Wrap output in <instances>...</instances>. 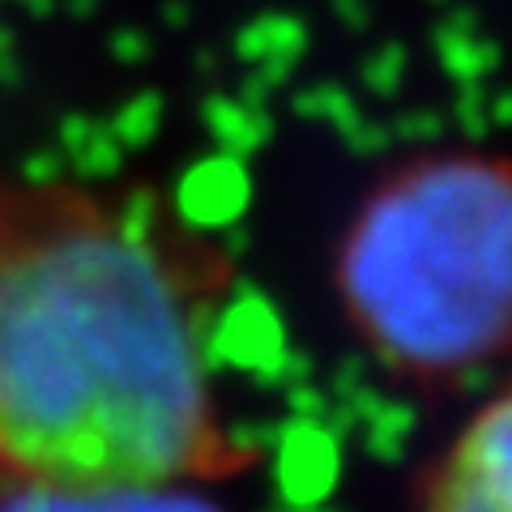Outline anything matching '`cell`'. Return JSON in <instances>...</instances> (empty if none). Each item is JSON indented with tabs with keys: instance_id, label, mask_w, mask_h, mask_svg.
I'll list each match as a JSON object with an SVG mask.
<instances>
[{
	"instance_id": "cell-1",
	"label": "cell",
	"mask_w": 512,
	"mask_h": 512,
	"mask_svg": "<svg viewBox=\"0 0 512 512\" xmlns=\"http://www.w3.org/2000/svg\"><path fill=\"white\" fill-rule=\"evenodd\" d=\"M231 282L141 188L0 180V461L64 478L222 483L252 461L210 359Z\"/></svg>"
},
{
	"instance_id": "cell-2",
	"label": "cell",
	"mask_w": 512,
	"mask_h": 512,
	"mask_svg": "<svg viewBox=\"0 0 512 512\" xmlns=\"http://www.w3.org/2000/svg\"><path fill=\"white\" fill-rule=\"evenodd\" d=\"M329 278L384 380L444 397L512 376V154L436 146L384 167L342 222Z\"/></svg>"
},
{
	"instance_id": "cell-3",
	"label": "cell",
	"mask_w": 512,
	"mask_h": 512,
	"mask_svg": "<svg viewBox=\"0 0 512 512\" xmlns=\"http://www.w3.org/2000/svg\"><path fill=\"white\" fill-rule=\"evenodd\" d=\"M419 512H512V376L448 436L423 474Z\"/></svg>"
},
{
	"instance_id": "cell-4",
	"label": "cell",
	"mask_w": 512,
	"mask_h": 512,
	"mask_svg": "<svg viewBox=\"0 0 512 512\" xmlns=\"http://www.w3.org/2000/svg\"><path fill=\"white\" fill-rule=\"evenodd\" d=\"M0 512H227L201 483L64 478L0 461Z\"/></svg>"
}]
</instances>
